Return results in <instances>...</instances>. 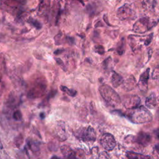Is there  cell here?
<instances>
[{"label":"cell","mask_w":159,"mask_h":159,"mask_svg":"<svg viewBox=\"0 0 159 159\" xmlns=\"http://www.w3.org/2000/svg\"><path fill=\"white\" fill-rule=\"evenodd\" d=\"M23 142V137L21 135L18 136L15 139V145L19 147L21 145Z\"/></svg>","instance_id":"cell-25"},{"label":"cell","mask_w":159,"mask_h":159,"mask_svg":"<svg viewBox=\"0 0 159 159\" xmlns=\"http://www.w3.org/2000/svg\"><path fill=\"white\" fill-rule=\"evenodd\" d=\"M150 76V69H147L140 76L137 86L142 92L146 93L148 90V83Z\"/></svg>","instance_id":"cell-10"},{"label":"cell","mask_w":159,"mask_h":159,"mask_svg":"<svg viewBox=\"0 0 159 159\" xmlns=\"http://www.w3.org/2000/svg\"><path fill=\"white\" fill-rule=\"evenodd\" d=\"M60 150L63 157L65 158H77L76 152L74 151L69 145H65L62 146L60 147Z\"/></svg>","instance_id":"cell-12"},{"label":"cell","mask_w":159,"mask_h":159,"mask_svg":"<svg viewBox=\"0 0 159 159\" xmlns=\"http://www.w3.org/2000/svg\"><path fill=\"white\" fill-rule=\"evenodd\" d=\"M125 47H126L125 39L123 38L122 39H121V41L118 43L117 47H116V51L119 55H122L124 53Z\"/></svg>","instance_id":"cell-18"},{"label":"cell","mask_w":159,"mask_h":159,"mask_svg":"<svg viewBox=\"0 0 159 159\" xmlns=\"http://www.w3.org/2000/svg\"><path fill=\"white\" fill-rule=\"evenodd\" d=\"M99 91L102 99L110 106L116 107L122 102L116 91L108 85H102L100 86L99 88Z\"/></svg>","instance_id":"cell-2"},{"label":"cell","mask_w":159,"mask_h":159,"mask_svg":"<svg viewBox=\"0 0 159 159\" xmlns=\"http://www.w3.org/2000/svg\"><path fill=\"white\" fill-rule=\"evenodd\" d=\"M124 79L123 78V77L120 75L118 73H117L116 72H113V75H112L111 76V83L113 86L115 88H118V87H119L120 85H122L124 81Z\"/></svg>","instance_id":"cell-15"},{"label":"cell","mask_w":159,"mask_h":159,"mask_svg":"<svg viewBox=\"0 0 159 159\" xmlns=\"http://www.w3.org/2000/svg\"><path fill=\"white\" fill-rule=\"evenodd\" d=\"M126 155L128 158H131V159L132 158H151L150 156L144 155L143 154L136 153V152H131V151L127 152Z\"/></svg>","instance_id":"cell-17"},{"label":"cell","mask_w":159,"mask_h":159,"mask_svg":"<svg viewBox=\"0 0 159 159\" xmlns=\"http://www.w3.org/2000/svg\"><path fill=\"white\" fill-rule=\"evenodd\" d=\"M28 146H29L30 150L34 154L35 153H39V145H37L35 142L33 141H29L28 142Z\"/></svg>","instance_id":"cell-21"},{"label":"cell","mask_w":159,"mask_h":159,"mask_svg":"<svg viewBox=\"0 0 159 159\" xmlns=\"http://www.w3.org/2000/svg\"><path fill=\"white\" fill-rule=\"evenodd\" d=\"M29 23L32 24L34 26H35L37 28V29H41V28L42 27V25L41 24V23H39L38 21H36V20H31H31L29 21Z\"/></svg>","instance_id":"cell-28"},{"label":"cell","mask_w":159,"mask_h":159,"mask_svg":"<svg viewBox=\"0 0 159 159\" xmlns=\"http://www.w3.org/2000/svg\"><path fill=\"white\" fill-rule=\"evenodd\" d=\"M60 90L65 92V93H67V94L70 96H72V97H74L75 96L77 95V91H75V90H72V89H69L67 87H65V86H63V85H61L60 87Z\"/></svg>","instance_id":"cell-20"},{"label":"cell","mask_w":159,"mask_h":159,"mask_svg":"<svg viewBox=\"0 0 159 159\" xmlns=\"http://www.w3.org/2000/svg\"><path fill=\"white\" fill-rule=\"evenodd\" d=\"M144 6L147 9H154L155 5V2L154 0H144Z\"/></svg>","instance_id":"cell-22"},{"label":"cell","mask_w":159,"mask_h":159,"mask_svg":"<svg viewBox=\"0 0 159 159\" xmlns=\"http://www.w3.org/2000/svg\"><path fill=\"white\" fill-rule=\"evenodd\" d=\"M62 122H60L59 124L57 125V128H56V133L58 136L59 139H60L61 141H63L66 140L67 138V133L65 131V127L64 124H61Z\"/></svg>","instance_id":"cell-14"},{"label":"cell","mask_w":159,"mask_h":159,"mask_svg":"<svg viewBox=\"0 0 159 159\" xmlns=\"http://www.w3.org/2000/svg\"><path fill=\"white\" fill-rule=\"evenodd\" d=\"M137 85L136 78L133 76H130L127 79L124 80L123 81V83L122 84L123 88L126 91H131L134 90L136 85Z\"/></svg>","instance_id":"cell-11"},{"label":"cell","mask_w":159,"mask_h":159,"mask_svg":"<svg viewBox=\"0 0 159 159\" xmlns=\"http://www.w3.org/2000/svg\"><path fill=\"white\" fill-rule=\"evenodd\" d=\"M159 19L152 20L148 17H144L140 18L134 24L133 30L136 33L143 34L151 30L155 27L158 23Z\"/></svg>","instance_id":"cell-4"},{"label":"cell","mask_w":159,"mask_h":159,"mask_svg":"<svg viewBox=\"0 0 159 159\" xmlns=\"http://www.w3.org/2000/svg\"><path fill=\"white\" fill-rule=\"evenodd\" d=\"M91 153H92V155H93V157L97 158V157L96 156V155H98V156H99V154L98 153V147H96L93 148L92 150H91Z\"/></svg>","instance_id":"cell-29"},{"label":"cell","mask_w":159,"mask_h":159,"mask_svg":"<svg viewBox=\"0 0 159 159\" xmlns=\"http://www.w3.org/2000/svg\"><path fill=\"white\" fill-rule=\"evenodd\" d=\"M74 136L81 141L94 142L96 139V133L92 127H80L74 133Z\"/></svg>","instance_id":"cell-5"},{"label":"cell","mask_w":159,"mask_h":159,"mask_svg":"<svg viewBox=\"0 0 159 159\" xmlns=\"http://www.w3.org/2000/svg\"><path fill=\"white\" fill-rule=\"evenodd\" d=\"M95 50L96 53L100 54V55H102L104 54L105 53V49L103 47H102V45H96L95 46Z\"/></svg>","instance_id":"cell-26"},{"label":"cell","mask_w":159,"mask_h":159,"mask_svg":"<svg viewBox=\"0 0 159 159\" xmlns=\"http://www.w3.org/2000/svg\"><path fill=\"white\" fill-rule=\"evenodd\" d=\"M125 116L135 124H144L152 120V115L151 112L142 106L129 109Z\"/></svg>","instance_id":"cell-1"},{"label":"cell","mask_w":159,"mask_h":159,"mask_svg":"<svg viewBox=\"0 0 159 159\" xmlns=\"http://www.w3.org/2000/svg\"><path fill=\"white\" fill-rule=\"evenodd\" d=\"M152 78L154 80L159 79V67H157L154 69L152 73Z\"/></svg>","instance_id":"cell-24"},{"label":"cell","mask_w":159,"mask_h":159,"mask_svg":"<svg viewBox=\"0 0 159 159\" xmlns=\"http://www.w3.org/2000/svg\"><path fill=\"white\" fill-rule=\"evenodd\" d=\"M155 148L156 151L157 152V153L159 154V144H157V145H156L155 146Z\"/></svg>","instance_id":"cell-34"},{"label":"cell","mask_w":159,"mask_h":159,"mask_svg":"<svg viewBox=\"0 0 159 159\" xmlns=\"http://www.w3.org/2000/svg\"><path fill=\"white\" fill-rule=\"evenodd\" d=\"M100 143L102 147L108 151H111L116 145V140L114 136L109 133L104 134L100 139Z\"/></svg>","instance_id":"cell-7"},{"label":"cell","mask_w":159,"mask_h":159,"mask_svg":"<svg viewBox=\"0 0 159 159\" xmlns=\"http://www.w3.org/2000/svg\"><path fill=\"white\" fill-rule=\"evenodd\" d=\"M117 15L119 20H133L136 17V13L132 5L125 4L120 7L117 11Z\"/></svg>","instance_id":"cell-6"},{"label":"cell","mask_w":159,"mask_h":159,"mask_svg":"<svg viewBox=\"0 0 159 159\" xmlns=\"http://www.w3.org/2000/svg\"><path fill=\"white\" fill-rule=\"evenodd\" d=\"M17 101H18V99L17 97L13 95H9L6 104L9 108H13L18 105Z\"/></svg>","instance_id":"cell-16"},{"label":"cell","mask_w":159,"mask_h":159,"mask_svg":"<svg viewBox=\"0 0 159 159\" xmlns=\"http://www.w3.org/2000/svg\"><path fill=\"white\" fill-rule=\"evenodd\" d=\"M48 4H49L48 0H41V5L39 6V12L41 15L45 14L46 10L48 8V6H49Z\"/></svg>","instance_id":"cell-19"},{"label":"cell","mask_w":159,"mask_h":159,"mask_svg":"<svg viewBox=\"0 0 159 159\" xmlns=\"http://www.w3.org/2000/svg\"><path fill=\"white\" fill-rule=\"evenodd\" d=\"M47 82L45 79L37 78L30 85L27 91V97L31 99H37L43 96L47 90Z\"/></svg>","instance_id":"cell-3"},{"label":"cell","mask_w":159,"mask_h":159,"mask_svg":"<svg viewBox=\"0 0 159 159\" xmlns=\"http://www.w3.org/2000/svg\"><path fill=\"white\" fill-rule=\"evenodd\" d=\"M76 153H77V155H78V157L83 158L84 157H85L84 152L81 150V149H78V150L76 151Z\"/></svg>","instance_id":"cell-32"},{"label":"cell","mask_w":159,"mask_h":159,"mask_svg":"<svg viewBox=\"0 0 159 159\" xmlns=\"http://www.w3.org/2000/svg\"><path fill=\"white\" fill-rule=\"evenodd\" d=\"M123 103L127 109H132L139 106L141 103V98L136 95H127L123 97Z\"/></svg>","instance_id":"cell-8"},{"label":"cell","mask_w":159,"mask_h":159,"mask_svg":"<svg viewBox=\"0 0 159 159\" xmlns=\"http://www.w3.org/2000/svg\"><path fill=\"white\" fill-rule=\"evenodd\" d=\"M153 35H154V33H151L150 34H148L145 38V42H144V45H148L149 44H150L152 42V38H153Z\"/></svg>","instance_id":"cell-27"},{"label":"cell","mask_w":159,"mask_h":159,"mask_svg":"<svg viewBox=\"0 0 159 159\" xmlns=\"http://www.w3.org/2000/svg\"><path fill=\"white\" fill-rule=\"evenodd\" d=\"M55 60H56V62H57V63L61 67V68L63 69V70H66V68H65V65H64L63 61L60 59L56 58Z\"/></svg>","instance_id":"cell-30"},{"label":"cell","mask_w":159,"mask_h":159,"mask_svg":"<svg viewBox=\"0 0 159 159\" xmlns=\"http://www.w3.org/2000/svg\"><path fill=\"white\" fill-rule=\"evenodd\" d=\"M152 137L150 134L144 132H140L136 136H134L133 142H136L142 147H146L150 144Z\"/></svg>","instance_id":"cell-9"},{"label":"cell","mask_w":159,"mask_h":159,"mask_svg":"<svg viewBox=\"0 0 159 159\" xmlns=\"http://www.w3.org/2000/svg\"><path fill=\"white\" fill-rule=\"evenodd\" d=\"M13 117L14 118V120L19 121H21L23 118V116L21 114V112L19 110H16V111H14V113H13Z\"/></svg>","instance_id":"cell-23"},{"label":"cell","mask_w":159,"mask_h":159,"mask_svg":"<svg viewBox=\"0 0 159 159\" xmlns=\"http://www.w3.org/2000/svg\"><path fill=\"white\" fill-rule=\"evenodd\" d=\"M63 50H64V49H57V50L54 52V54H56V55H59L60 54H62L63 52Z\"/></svg>","instance_id":"cell-33"},{"label":"cell","mask_w":159,"mask_h":159,"mask_svg":"<svg viewBox=\"0 0 159 159\" xmlns=\"http://www.w3.org/2000/svg\"><path fill=\"white\" fill-rule=\"evenodd\" d=\"M158 97L155 93H152L145 100V105L148 108L154 109L157 106Z\"/></svg>","instance_id":"cell-13"},{"label":"cell","mask_w":159,"mask_h":159,"mask_svg":"<svg viewBox=\"0 0 159 159\" xmlns=\"http://www.w3.org/2000/svg\"><path fill=\"white\" fill-rule=\"evenodd\" d=\"M110 157L106 152H102L99 154V157L100 158H109Z\"/></svg>","instance_id":"cell-31"}]
</instances>
